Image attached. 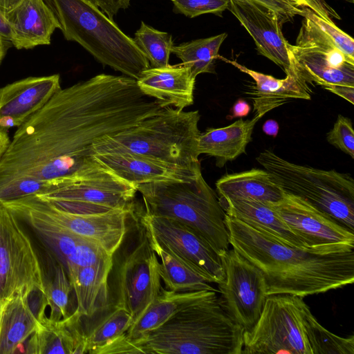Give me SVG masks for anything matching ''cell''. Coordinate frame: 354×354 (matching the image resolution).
<instances>
[{
    "instance_id": "6da1fadb",
    "label": "cell",
    "mask_w": 354,
    "mask_h": 354,
    "mask_svg": "<svg viewBox=\"0 0 354 354\" xmlns=\"http://www.w3.org/2000/svg\"><path fill=\"white\" fill-rule=\"evenodd\" d=\"M165 108L125 75L99 74L61 88L14 133L0 158V187L73 174L88 163L101 139Z\"/></svg>"
},
{
    "instance_id": "7a4b0ae2",
    "label": "cell",
    "mask_w": 354,
    "mask_h": 354,
    "mask_svg": "<svg viewBox=\"0 0 354 354\" xmlns=\"http://www.w3.org/2000/svg\"><path fill=\"white\" fill-rule=\"evenodd\" d=\"M225 223L232 249L263 273L268 296L304 298L354 282L353 250L315 254L281 243L226 214Z\"/></svg>"
},
{
    "instance_id": "3957f363",
    "label": "cell",
    "mask_w": 354,
    "mask_h": 354,
    "mask_svg": "<svg viewBox=\"0 0 354 354\" xmlns=\"http://www.w3.org/2000/svg\"><path fill=\"white\" fill-rule=\"evenodd\" d=\"M216 291L131 341L145 354H241L243 330L227 315Z\"/></svg>"
},
{
    "instance_id": "277c9868",
    "label": "cell",
    "mask_w": 354,
    "mask_h": 354,
    "mask_svg": "<svg viewBox=\"0 0 354 354\" xmlns=\"http://www.w3.org/2000/svg\"><path fill=\"white\" fill-rule=\"evenodd\" d=\"M198 111H185L169 106L137 124L95 143L92 155L129 153L169 164L201 167L198 160Z\"/></svg>"
},
{
    "instance_id": "5b68a950",
    "label": "cell",
    "mask_w": 354,
    "mask_h": 354,
    "mask_svg": "<svg viewBox=\"0 0 354 354\" xmlns=\"http://www.w3.org/2000/svg\"><path fill=\"white\" fill-rule=\"evenodd\" d=\"M64 37L80 44L104 66L137 80L150 67L133 38L86 0H44Z\"/></svg>"
},
{
    "instance_id": "8992f818",
    "label": "cell",
    "mask_w": 354,
    "mask_h": 354,
    "mask_svg": "<svg viewBox=\"0 0 354 354\" xmlns=\"http://www.w3.org/2000/svg\"><path fill=\"white\" fill-rule=\"evenodd\" d=\"M136 187L149 214L187 225L220 256L230 249L225 213L202 174L189 181H158Z\"/></svg>"
},
{
    "instance_id": "52a82bcc",
    "label": "cell",
    "mask_w": 354,
    "mask_h": 354,
    "mask_svg": "<svg viewBox=\"0 0 354 354\" xmlns=\"http://www.w3.org/2000/svg\"><path fill=\"white\" fill-rule=\"evenodd\" d=\"M159 264L135 210L126 235L113 254L109 275L110 308H124L130 313L133 323L137 322L162 287Z\"/></svg>"
},
{
    "instance_id": "ba28073f",
    "label": "cell",
    "mask_w": 354,
    "mask_h": 354,
    "mask_svg": "<svg viewBox=\"0 0 354 354\" xmlns=\"http://www.w3.org/2000/svg\"><path fill=\"white\" fill-rule=\"evenodd\" d=\"M257 160L284 193L306 201L354 232V180L349 174L297 165L268 149Z\"/></svg>"
},
{
    "instance_id": "9c48e42d",
    "label": "cell",
    "mask_w": 354,
    "mask_h": 354,
    "mask_svg": "<svg viewBox=\"0 0 354 354\" xmlns=\"http://www.w3.org/2000/svg\"><path fill=\"white\" fill-rule=\"evenodd\" d=\"M136 186L116 176L95 157L73 174L56 180L36 194L54 206L77 214H95L135 207Z\"/></svg>"
},
{
    "instance_id": "30bf717a",
    "label": "cell",
    "mask_w": 354,
    "mask_h": 354,
    "mask_svg": "<svg viewBox=\"0 0 354 354\" xmlns=\"http://www.w3.org/2000/svg\"><path fill=\"white\" fill-rule=\"evenodd\" d=\"M303 297L277 294L266 298L261 316L243 332L241 354H312L304 319Z\"/></svg>"
},
{
    "instance_id": "8fae6325",
    "label": "cell",
    "mask_w": 354,
    "mask_h": 354,
    "mask_svg": "<svg viewBox=\"0 0 354 354\" xmlns=\"http://www.w3.org/2000/svg\"><path fill=\"white\" fill-rule=\"evenodd\" d=\"M45 293L41 263L19 220L0 204V301Z\"/></svg>"
},
{
    "instance_id": "7c38bea8",
    "label": "cell",
    "mask_w": 354,
    "mask_h": 354,
    "mask_svg": "<svg viewBox=\"0 0 354 354\" xmlns=\"http://www.w3.org/2000/svg\"><path fill=\"white\" fill-rule=\"evenodd\" d=\"M295 45L290 44L292 64L306 82L322 86L341 84L354 86V59L343 53L306 15Z\"/></svg>"
},
{
    "instance_id": "4fadbf2b",
    "label": "cell",
    "mask_w": 354,
    "mask_h": 354,
    "mask_svg": "<svg viewBox=\"0 0 354 354\" xmlns=\"http://www.w3.org/2000/svg\"><path fill=\"white\" fill-rule=\"evenodd\" d=\"M225 277L218 284L221 305L243 332L259 320L267 295L261 271L234 249L221 255Z\"/></svg>"
},
{
    "instance_id": "5bb4252c",
    "label": "cell",
    "mask_w": 354,
    "mask_h": 354,
    "mask_svg": "<svg viewBox=\"0 0 354 354\" xmlns=\"http://www.w3.org/2000/svg\"><path fill=\"white\" fill-rule=\"evenodd\" d=\"M269 203L308 252L327 254L353 250L354 232L306 201L284 193L281 200Z\"/></svg>"
},
{
    "instance_id": "9a60e30c",
    "label": "cell",
    "mask_w": 354,
    "mask_h": 354,
    "mask_svg": "<svg viewBox=\"0 0 354 354\" xmlns=\"http://www.w3.org/2000/svg\"><path fill=\"white\" fill-rule=\"evenodd\" d=\"M148 234L179 257L209 283H218L225 277L220 254L195 230L178 221L137 212Z\"/></svg>"
},
{
    "instance_id": "2e32d148",
    "label": "cell",
    "mask_w": 354,
    "mask_h": 354,
    "mask_svg": "<svg viewBox=\"0 0 354 354\" xmlns=\"http://www.w3.org/2000/svg\"><path fill=\"white\" fill-rule=\"evenodd\" d=\"M15 201L73 234L95 242L112 256L121 245L136 209L134 207L95 214H77L58 209L36 194Z\"/></svg>"
},
{
    "instance_id": "e0dca14e",
    "label": "cell",
    "mask_w": 354,
    "mask_h": 354,
    "mask_svg": "<svg viewBox=\"0 0 354 354\" xmlns=\"http://www.w3.org/2000/svg\"><path fill=\"white\" fill-rule=\"evenodd\" d=\"M19 220L28 224L47 243L59 262L65 268L68 278L82 266L113 258L95 242L78 236L36 214L12 200L1 203Z\"/></svg>"
},
{
    "instance_id": "ac0fdd59",
    "label": "cell",
    "mask_w": 354,
    "mask_h": 354,
    "mask_svg": "<svg viewBox=\"0 0 354 354\" xmlns=\"http://www.w3.org/2000/svg\"><path fill=\"white\" fill-rule=\"evenodd\" d=\"M252 37L261 55L280 66L286 75H298L277 15L247 0H230L227 7Z\"/></svg>"
},
{
    "instance_id": "d6986e66",
    "label": "cell",
    "mask_w": 354,
    "mask_h": 354,
    "mask_svg": "<svg viewBox=\"0 0 354 354\" xmlns=\"http://www.w3.org/2000/svg\"><path fill=\"white\" fill-rule=\"evenodd\" d=\"M60 76L29 77L0 88V128L19 127L61 89Z\"/></svg>"
},
{
    "instance_id": "ffe728a7",
    "label": "cell",
    "mask_w": 354,
    "mask_h": 354,
    "mask_svg": "<svg viewBox=\"0 0 354 354\" xmlns=\"http://www.w3.org/2000/svg\"><path fill=\"white\" fill-rule=\"evenodd\" d=\"M93 156L116 176L135 186L158 181H189L202 174L201 167L177 166L129 153Z\"/></svg>"
},
{
    "instance_id": "44dd1931",
    "label": "cell",
    "mask_w": 354,
    "mask_h": 354,
    "mask_svg": "<svg viewBox=\"0 0 354 354\" xmlns=\"http://www.w3.org/2000/svg\"><path fill=\"white\" fill-rule=\"evenodd\" d=\"M10 32V43L17 49L49 45L59 22L44 0H21L4 14Z\"/></svg>"
},
{
    "instance_id": "7402d4cb",
    "label": "cell",
    "mask_w": 354,
    "mask_h": 354,
    "mask_svg": "<svg viewBox=\"0 0 354 354\" xmlns=\"http://www.w3.org/2000/svg\"><path fill=\"white\" fill-rule=\"evenodd\" d=\"M195 82L190 70L182 64L149 67L136 80L145 95L158 100L164 107L181 110L194 102Z\"/></svg>"
},
{
    "instance_id": "603a6c76",
    "label": "cell",
    "mask_w": 354,
    "mask_h": 354,
    "mask_svg": "<svg viewBox=\"0 0 354 354\" xmlns=\"http://www.w3.org/2000/svg\"><path fill=\"white\" fill-rule=\"evenodd\" d=\"M218 198L227 215L281 243L306 250L302 241L289 229L268 202L245 198Z\"/></svg>"
},
{
    "instance_id": "cb8c5ba5",
    "label": "cell",
    "mask_w": 354,
    "mask_h": 354,
    "mask_svg": "<svg viewBox=\"0 0 354 354\" xmlns=\"http://www.w3.org/2000/svg\"><path fill=\"white\" fill-rule=\"evenodd\" d=\"M221 58L249 75L254 80L255 86L247 93L253 96L252 98L255 115L262 117L267 112L291 99L310 100V89L298 75H286L284 79H277L249 69L235 61Z\"/></svg>"
},
{
    "instance_id": "d4e9b609",
    "label": "cell",
    "mask_w": 354,
    "mask_h": 354,
    "mask_svg": "<svg viewBox=\"0 0 354 354\" xmlns=\"http://www.w3.org/2000/svg\"><path fill=\"white\" fill-rule=\"evenodd\" d=\"M113 258L82 266L69 277L73 287L77 308L83 317L92 318L110 308L109 275Z\"/></svg>"
},
{
    "instance_id": "484cf974",
    "label": "cell",
    "mask_w": 354,
    "mask_h": 354,
    "mask_svg": "<svg viewBox=\"0 0 354 354\" xmlns=\"http://www.w3.org/2000/svg\"><path fill=\"white\" fill-rule=\"evenodd\" d=\"M30 296L17 295L5 301L0 322V354L21 353L37 329L40 308L36 311L32 308Z\"/></svg>"
},
{
    "instance_id": "4316f807",
    "label": "cell",
    "mask_w": 354,
    "mask_h": 354,
    "mask_svg": "<svg viewBox=\"0 0 354 354\" xmlns=\"http://www.w3.org/2000/svg\"><path fill=\"white\" fill-rule=\"evenodd\" d=\"M261 118L254 115L251 120L239 119L225 127L207 129L199 136V153L216 158L219 167L234 160L245 153L254 126Z\"/></svg>"
},
{
    "instance_id": "83f0119b",
    "label": "cell",
    "mask_w": 354,
    "mask_h": 354,
    "mask_svg": "<svg viewBox=\"0 0 354 354\" xmlns=\"http://www.w3.org/2000/svg\"><path fill=\"white\" fill-rule=\"evenodd\" d=\"M218 198L254 199L277 203L282 199L283 192L272 180L265 169H252L227 174L216 183Z\"/></svg>"
},
{
    "instance_id": "f1b7e54d",
    "label": "cell",
    "mask_w": 354,
    "mask_h": 354,
    "mask_svg": "<svg viewBox=\"0 0 354 354\" xmlns=\"http://www.w3.org/2000/svg\"><path fill=\"white\" fill-rule=\"evenodd\" d=\"M212 290L178 292L162 287L141 317L126 334L131 341L137 340L158 328L180 310L205 297Z\"/></svg>"
},
{
    "instance_id": "f546056e",
    "label": "cell",
    "mask_w": 354,
    "mask_h": 354,
    "mask_svg": "<svg viewBox=\"0 0 354 354\" xmlns=\"http://www.w3.org/2000/svg\"><path fill=\"white\" fill-rule=\"evenodd\" d=\"M41 338L47 353H88L83 317L77 309L58 321L47 317L44 322Z\"/></svg>"
},
{
    "instance_id": "4dcf8cb0",
    "label": "cell",
    "mask_w": 354,
    "mask_h": 354,
    "mask_svg": "<svg viewBox=\"0 0 354 354\" xmlns=\"http://www.w3.org/2000/svg\"><path fill=\"white\" fill-rule=\"evenodd\" d=\"M148 234V233H147ZM151 247L160 259V275L165 288L178 292L218 290L179 257L161 246L149 234Z\"/></svg>"
},
{
    "instance_id": "1f68e13d",
    "label": "cell",
    "mask_w": 354,
    "mask_h": 354,
    "mask_svg": "<svg viewBox=\"0 0 354 354\" xmlns=\"http://www.w3.org/2000/svg\"><path fill=\"white\" fill-rule=\"evenodd\" d=\"M227 36L223 32L174 46L171 53L181 59L182 64L190 70L194 77L201 73H212L219 48Z\"/></svg>"
},
{
    "instance_id": "d6a6232c",
    "label": "cell",
    "mask_w": 354,
    "mask_h": 354,
    "mask_svg": "<svg viewBox=\"0 0 354 354\" xmlns=\"http://www.w3.org/2000/svg\"><path fill=\"white\" fill-rule=\"evenodd\" d=\"M304 319L312 354H354V336L342 337L322 326L305 303Z\"/></svg>"
},
{
    "instance_id": "836d02e7",
    "label": "cell",
    "mask_w": 354,
    "mask_h": 354,
    "mask_svg": "<svg viewBox=\"0 0 354 354\" xmlns=\"http://www.w3.org/2000/svg\"><path fill=\"white\" fill-rule=\"evenodd\" d=\"M75 292L64 266L60 263L55 266L50 279L45 280L44 298L50 308V319L58 321L67 317L71 310V296Z\"/></svg>"
},
{
    "instance_id": "e575fe53",
    "label": "cell",
    "mask_w": 354,
    "mask_h": 354,
    "mask_svg": "<svg viewBox=\"0 0 354 354\" xmlns=\"http://www.w3.org/2000/svg\"><path fill=\"white\" fill-rule=\"evenodd\" d=\"M133 40L147 59L150 67L160 68L169 64L174 46L171 34L158 30L142 21Z\"/></svg>"
},
{
    "instance_id": "d590c367",
    "label": "cell",
    "mask_w": 354,
    "mask_h": 354,
    "mask_svg": "<svg viewBox=\"0 0 354 354\" xmlns=\"http://www.w3.org/2000/svg\"><path fill=\"white\" fill-rule=\"evenodd\" d=\"M87 334L88 353L104 346L109 342L125 334L133 325L130 313L122 308L112 307Z\"/></svg>"
},
{
    "instance_id": "8d00e7d4",
    "label": "cell",
    "mask_w": 354,
    "mask_h": 354,
    "mask_svg": "<svg viewBox=\"0 0 354 354\" xmlns=\"http://www.w3.org/2000/svg\"><path fill=\"white\" fill-rule=\"evenodd\" d=\"M303 11L343 53L354 59V40L350 35L339 29L331 19L320 17L308 8H303Z\"/></svg>"
},
{
    "instance_id": "74e56055",
    "label": "cell",
    "mask_w": 354,
    "mask_h": 354,
    "mask_svg": "<svg viewBox=\"0 0 354 354\" xmlns=\"http://www.w3.org/2000/svg\"><path fill=\"white\" fill-rule=\"evenodd\" d=\"M174 12L194 18L203 14L222 16L227 9L230 0H171Z\"/></svg>"
},
{
    "instance_id": "f35d334b",
    "label": "cell",
    "mask_w": 354,
    "mask_h": 354,
    "mask_svg": "<svg viewBox=\"0 0 354 354\" xmlns=\"http://www.w3.org/2000/svg\"><path fill=\"white\" fill-rule=\"evenodd\" d=\"M326 139L330 145L354 158V131L348 118L339 115Z\"/></svg>"
},
{
    "instance_id": "ab89813d",
    "label": "cell",
    "mask_w": 354,
    "mask_h": 354,
    "mask_svg": "<svg viewBox=\"0 0 354 354\" xmlns=\"http://www.w3.org/2000/svg\"><path fill=\"white\" fill-rule=\"evenodd\" d=\"M274 12L280 24L292 21L295 16L303 17V8L298 6L290 0H247Z\"/></svg>"
},
{
    "instance_id": "60d3db41",
    "label": "cell",
    "mask_w": 354,
    "mask_h": 354,
    "mask_svg": "<svg viewBox=\"0 0 354 354\" xmlns=\"http://www.w3.org/2000/svg\"><path fill=\"white\" fill-rule=\"evenodd\" d=\"M111 353H142V352L128 339L125 333L94 350L91 354Z\"/></svg>"
},
{
    "instance_id": "b9f144b4",
    "label": "cell",
    "mask_w": 354,
    "mask_h": 354,
    "mask_svg": "<svg viewBox=\"0 0 354 354\" xmlns=\"http://www.w3.org/2000/svg\"><path fill=\"white\" fill-rule=\"evenodd\" d=\"M100 8L110 19L120 10H125L129 7L131 0H86Z\"/></svg>"
},
{
    "instance_id": "7bdbcfd3",
    "label": "cell",
    "mask_w": 354,
    "mask_h": 354,
    "mask_svg": "<svg viewBox=\"0 0 354 354\" xmlns=\"http://www.w3.org/2000/svg\"><path fill=\"white\" fill-rule=\"evenodd\" d=\"M322 87L343 97L352 104H354V86L341 84H328Z\"/></svg>"
},
{
    "instance_id": "ee69618b",
    "label": "cell",
    "mask_w": 354,
    "mask_h": 354,
    "mask_svg": "<svg viewBox=\"0 0 354 354\" xmlns=\"http://www.w3.org/2000/svg\"><path fill=\"white\" fill-rule=\"evenodd\" d=\"M250 111V106L243 99H239L234 104L232 108V115L229 117L230 119L235 118H242L248 115Z\"/></svg>"
},
{
    "instance_id": "f6af8a7d",
    "label": "cell",
    "mask_w": 354,
    "mask_h": 354,
    "mask_svg": "<svg viewBox=\"0 0 354 354\" xmlns=\"http://www.w3.org/2000/svg\"><path fill=\"white\" fill-rule=\"evenodd\" d=\"M264 133L268 136L276 137L278 134L279 127L278 122L272 119L266 120L262 127Z\"/></svg>"
},
{
    "instance_id": "bcb514c9",
    "label": "cell",
    "mask_w": 354,
    "mask_h": 354,
    "mask_svg": "<svg viewBox=\"0 0 354 354\" xmlns=\"http://www.w3.org/2000/svg\"><path fill=\"white\" fill-rule=\"evenodd\" d=\"M0 39L10 42V32L4 14L0 11ZM11 44V43H10Z\"/></svg>"
},
{
    "instance_id": "7dc6e473",
    "label": "cell",
    "mask_w": 354,
    "mask_h": 354,
    "mask_svg": "<svg viewBox=\"0 0 354 354\" xmlns=\"http://www.w3.org/2000/svg\"><path fill=\"white\" fill-rule=\"evenodd\" d=\"M301 8H308L320 17H324L318 8L311 2L310 0H290ZM326 18V17H324ZM327 19V18H326Z\"/></svg>"
},
{
    "instance_id": "c3c4849f",
    "label": "cell",
    "mask_w": 354,
    "mask_h": 354,
    "mask_svg": "<svg viewBox=\"0 0 354 354\" xmlns=\"http://www.w3.org/2000/svg\"><path fill=\"white\" fill-rule=\"evenodd\" d=\"M10 139L7 131L0 128V158L5 153L10 144Z\"/></svg>"
},
{
    "instance_id": "681fc988",
    "label": "cell",
    "mask_w": 354,
    "mask_h": 354,
    "mask_svg": "<svg viewBox=\"0 0 354 354\" xmlns=\"http://www.w3.org/2000/svg\"><path fill=\"white\" fill-rule=\"evenodd\" d=\"M21 0H0V11L3 14L15 7Z\"/></svg>"
},
{
    "instance_id": "f907efd6",
    "label": "cell",
    "mask_w": 354,
    "mask_h": 354,
    "mask_svg": "<svg viewBox=\"0 0 354 354\" xmlns=\"http://www.w3.org/2000/svg\"><path fill=\"white\" fill-rule=\"evenodd\" d=\"M311 2L318 8L324 17L330 19L329 17V11H328L326 6L322 3V0H310Z\"/></svg>"
},
{
    "instance_id": "816d5d0a",
    "label": "cell",
    "mask_w": 354,
    "mask_h": 354,
    "mask_svg": "<svg viewBox=\"0 0 354 354\" xmlns=\"http://www.w3.org/2000/svg\"><path fill=\"white\" fill-rule=\"evenodd\" d=\"M10 42L3 39H0V64L5 57L7 50L10 46Z\"/></svg>"
},
{
    "instance_id": "f5cc1de1",
    "label": "cell",
    "mask_w": 354,
    "mask_h": 354,
    "mask_svg": "<svg viewBox=\"0 0 354 354\" xmlns=\"http://www.w3.org/2000/svg\"><path fill=\"white\" fill-rule=\"evenodd\" d=\"M5 301H0V322H1V313H2V310H3V304H4Z\"/></svg>"
},
{
    "instance_id": "db71d44e",
    "label": "cell",
    "mask_w": 354,
    "mask_h": 354,
    "mask_svg": "<svg viewBox=\"0 0 354 354\" xmlns=\"http://www.w3.org/2000/svg\"><path fill=\"white\" fill-rule=\"evenodd\" d=\"M351 2H353V0H350Z\"/></svg>"
}]
</instances>
